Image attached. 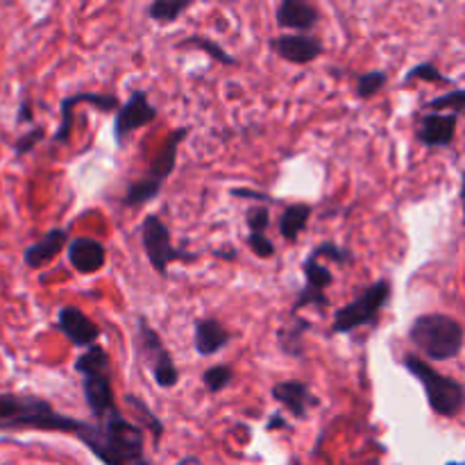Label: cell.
<instances>
[{
  "instance_id": "cell-38",
  "label": "cell",
  "mask_w": 465,
  "mask_h": 465,
  "mask_svg": "<svg viewBox=\"0 0 465 465\" xmlns=\"http://www.w3.org/2000/svg\"><path fill=\"white\" fill-rule=\"evenodd\" d=\"M448 465H465V463H459V461H452V463H448Z\"/></svg>"
},
{
  "instance_id": "cell-1",
  "label": "cell",
  "mask_w": 465,
  "mask_h": 465,
  "mask_svg": "<svg viewBox=\"0 0 465 465\" xmlns=\"http://www.w3.org/2000/svg\"><path fill=\"white\" fill-rule=\"evenodd\" d=\"M104 465H150L145 459V431L121 413H109L104 420L84 422L77 436Z\"/></svg>"
},
{
  "instance_id": "cell-14",
  "label": "cell",
  "mask_w": 465,
  "mask_h": 465,
  "mask_svg": "<svg viewBox=\"0 0 465 465\" xmlns=\"http://www.w3.org/2000/svg\"><path fill=\"white\" fill-rule=\"evenodd\" d=\"M271 48L280 54L284 62L298 64V66H304V64L316 62L322 54V41L313 35H304V32H284V35L271 39Z\"/></svg>"
},
{
  "instance_id": "cell-20",
  "label": "cell",
  "mask_w": 465,
  "mask_h": 465,
  "mask_svg": "<svg viewBox=\"0 0 465 465\" xmlns=\"http://www.w3.org/2000/svg\"><path fill=\"white\" fill-rule=\"evenodd\" d=\"M232 334L216 318H203L193 327V348L200 357H213L230 345Z\"/></svg>"
},
{
  "instance_id": "cell-7",
  "label": "cell",
  "mask_w": 465,
  "mask_h": 465,
  "mask_svg": "<svg viewBox=\"0 0 465 465\" xmlns=\"http://www.w3.org/2000/svg\"><path fill=\"white\" fill-rule=\"evenodd\" d=\"M391 295H393L391 280L372 282L361 295H357L352 302H348L334 313L331 334H352L354 330H359L363 325L375 327L380 322L381 312L389 304Z\"/></svg>"
},
{
  "instance_id": "cell-11",
  "label": "cell",
  "mask_w": 465,
  "mask_h": 465,
  "mask_svg": "<svg viewBox=\"0 0 465 465\" xmlns=\"http://www.w3.org/2000/svg\"><path fill=\"white\" fill-rule=\"evenodd\" d=\"M302 272H304V289L300 291L298 298H295L293 309H291V316H298V313L307 307H318V309L330 307L327 289L334 284V275L330 272V268H327L322 262H318V259L307 257L302 263Z\"/></svg>"
},
{
  "instance_id": "cell-25",
  "label": "cell",
  "mask_w": 465,
  "mask_h": 465,
  "mask_svg": "<svg viewBox=\"0 0 465 465\" xmlns=\"http://www.w3.org/2000/svg\"><path fill=\"white\" fill-rule=\"evenodd\" d=\"M309 257L318 259V262H321V259H327V262H334L339 263V266H350V263H354L352 250L343 248V245L339 243H331V241H325V243L316 245Z\"/></svg>"
},
{
  "instance_id": "cell-37",
  "label": "cell",
  "mask_w": 465,
  "mask_h": 465,
  "mask_svg": "<svg viewBox=\"0 0 465 465\" xmlns=\"http://www.w3.org/2000/svg\"><path fill=\"white\" fill-rule=\"evenodd\" d=\"M461 204H463V225H465V173H463V182H461Z\"/></svg>"
},
{
  "instance_id": "cell-28",
  "label": "cell",
  "mask_w": 465,
  "mask_h": 465,
  "mask_svg": "<svg viewBox=\"0 0 465 465\" xmlns=\"http://www.w3.org/2000/svg\"><path fill=\"white\" fill-rule=\"evenodd\" d=\"M425 109H431V112H439V109H452V114H461L465 109V89L450 91V94L439 95V98L430 100L425 104Z\"/></svg>"
},
{
  "instance_id": "cell-26",
  "label": "cell",
  "mask_w": 465,
  "mask_h": 465,
  "mask_svg": "<svg viewBox=\"0 0 465 465\" xmlns=\"http://www.w3.org/2000/svg\"><path fill=\"white\" fill-rule=\"evenodd\" d=\"M232 377H234V371H232V366H227V363H218V366L207 368L203 375L204 389H207L209 393H221V391H225L227 386L232 384Z\"/></svg>"
},
{
  "instance_id": "cell-10",
  "label": "cell",
  "mask_w": 465,
  "mask_h": 465,
  "mask_svg": "<svg viewBox=\"0 0 465 465\" xmlns=\"http://www.w3.org/2000/svg\"><path fill=\"white\" fill-rule=\"evenodd\" d=\"M157 107L150 103L143 89L132 91V95L118 107L116 118H114V141L123 145L136 130L157 121Z\"/></svg>"
},
{
  "instance_id": "cell-21",
  "label": "cell",
  "mask_w": 465,
  "mask_h": 465,
  "mask_svg": "<svg viewBox=\"0 0 465 465\" xmlns=\"http://www.w3.org/2000/svg\"><path fill=\"white\" fill-rule=\"evenodd\" d=\"M313 207L312 204H304V203H295L289 204V207L282 212L280 218V236L286 241V243H295L300 236V232L307 227L309 218H312Z\"/></svg>"
},
{
  "instance_id": "cell-30",
  "label": "cell",
  "mask_w": 465,
  "mask_h": 465,
  "mask_svg": "<svg viewBox=\"0 0 465 465\" xmlns=\"http://www.w3.org/2000/svg\"><path fill=\"white\" fill-rule=\"evenodd\" d=\"M44 136H45L44 127H41V125L30 127V130H27L25 134L18 136V139L14 141V154H16V157H23V154L32 153V150H35L36 145H39L41 141H44Z\"/></svg>"
},
{
  "instance_id": "cell-31",
  "label": "cell",
  "mask_w": 465,
  "mask_h": 465,
  "mask_svg": "<svg viewBox=\"0 0 465 465\" xmlns=\"http://www.w3.org/2000/svg\"><path fill=\"white\" fill-rule=\"evenodd\" d=\"M413 80H427V82H445V84H450V77H445L443 73L439 71V68L434 66L431 62H425V64H418V66H413L411 71L407 73V77H404V82H413Z\"/></svg>"
},
{
  "instance_id": "cell-12",
  "label": "cell",
  "mask_w": 465,
  "mask_h": 465,
  "mask_svg": "<svg viewBox=\"0 0 465 465\" xmlns=\"http://www.w3.org/2000/svg\"><path fill=\"white\" fill-rule=\"evenodd\" d=\"M80 103L94 104L100 112H118L121 107V100L114 94H104V91H77V94L66 95V98L59 103V127L54 130L53 141L54 143H68L71 141L73 132V114Z\"/></svg>"
},
{
  "instance_id": "cell-13",
  "label": "cell",
  "mask_w": 465,
  "mask_h": 465,
  "mask_svg": "<svg viewBox=\"0 0 465 465\" xmlns=\"http://www.w3.org/2000/svg\"><path fill=\"white\" fill-rule=\"evenodd\" d=\"M54 327H57V330L62 331V334L66 336L75 348H82V350L94 348L100 339V327L95 325V322L91 321L82 309L71 307V304L59 309Z\"/></svg>"
},
{
  "instance_id": "cell-36",
  "label": "cell",
  "mask_w": 465,
  "mask_h": 465,
  "mask_svg": "<svg viewBox=\"0 0 465 465\" xmlns=\"http://www.w3.org/2000/svg\"><path fill=\"white\" fill-rule=\"evenodd\" d=\"M266 427H268V430H286V427H289V425H286V420H282L280 413H272L271 420H268Z\"/></svg>"
},
{
  "instance_id": "cell-16",
  "label": "cell",
  "mask_w": 465,
  "mask_h": 465,
  "mask_svg": "<svg viewBox=\"0 0 465 465\" xmlns=\"http://www.w3.org/2000/svg\"><path fill=\"white\" fill-rule=\"evenodd\" d=\"M459 116L452 112H427L418 125V141L427 148H445L457 136Z\"/></svg>"
},
{
  "instance_id": "cell-29",
  "label": "cell",
  "mask_w": 465,
  "mask_h": 465,
  "mask_svg": "<svg viewBox=\"0 0 465 465\" xmlns=\"http://www.w3.org/2000/svg\"><path fill=\"white\" fill-rule=\"evenodd\" d=\"M245 223L250 227V234H266L268 225H271V209L266 204H254L245 213Z\"/></svg>"
},
{
  "instance_id": "cell-6",
  "label": "cell",
  "mask_w": 465,
  "mask_h": 465,
  "mask_svg": "<svg viewBox=\"0 0 465 465\" xmlns=\"http://www.w3.org/2000/svg\"><path fill=\"white\" fill-rule=\"evenodd\" d=\"M189 132L191 127H180V130H175L171 136H168L166 143L162 145V150H159L157 157H154L153 166H150L148 177H143V180L139 182H132V184L127 186L125 195H123V204H125V207L134 209V207H141V204H148L150 200L157 198L163 182H166L168 177L173 175V171H175L177 150H180L182 141L189 136Z\"/></svg>"
},
{
  "instance_id": "cell-18",
  "label": "cell",
  "mask_w": 465,
  "mask_h": 465,
  "mask_svg": "<svg viewBox=\"0 0 465 465\" xmlns=\"http://www.w3.org/2000/svg\"><path fill=\"white\" fill-rule=\"evenodd\" d=\"M104 262H107V252L100 241L91 236H75L68 241V263L80 275H94L100 268H104Z\"/></svg>"
},
{
  "instance_id": "cell-24",
  "label": "cell",
  "mask_w": 465,
  "mask_h": 465,
  "mask_svg": "<svg viewBox=\"0 0 465 465\" xmlns=\"http://www.w3.org/2000/svg\"><path fill=\"white\" fill-rule=\"evenodd\" d=\"M186 45H193V48L204 50V53H207L209 57L213 59V62L223 64V66H232V64H236V59L232 57V54L227 53V50L223 48L221 44H216V41H213L212 36L191 35V36H186L184 41H180V48H186Z\"/></svg>"
},
{
  "instance_id": "cell-17",
  "label": "cell",
  "mask_w": 465,
  "mask_h": 465,
  "mask_svg": "<svg viewBox=\"0 0 465 465\" xmlns=\"http://www.w3.org/2000/svg\"><path fill=\"white\" fill-rule=\"evenodd\" d=\"M275 18L282 30H291L293 35L298 32L309 35V30H313L321 21V9L307 0H282L277 5Z\"/></svg>"
},
{
  "instance_id": "cell-23",
  "label": "cell",
  "mask_w": 465,
  "mask_h": 465,
  "mask_svg": "<svg viewBox=\"0 0 465 465\" xmlns=\"http://www.w3.org/2000/svg\"><path fill=\"white\" fill-rule=\"evenodd\" d=\"M191 7H193L191 0H154L148 7V16L159 25H171Z\"/></svg>"
},
{
  "instance_id": "cell-9",
  "label": "cell",
  "mask_w": 465,
  "mask_h": 465,
  "mask_svg": "<svg viewBox=\"0 0 465 465\" xmlns=\"http://www.w3.org/2000/svg\"><path fill=\"white\" fill-rule=\"evenodd\" d=\"M136 345H139L141 359L153 372L154 384L159 389H175L177 381H180V371L173 363V357L163 345L162 336L150 327L145 316L136 318Z\"/></svg>"
},
{
  "instance_id": "cell-15",
  "label": "cell",
  "mask_w": 465,
  "mask_h": 465,
  "mask_svg": "<svg viewBox=\"0 0 465 465\" xmlns=\"http://www.w3.org/2000/svg\"><path fill=\"white\" fill-rule=\"evenodd\" d=\"M271 395L272 400H277V402H280L291 416L298 418V420H304V418L309 416V411L321 404V400L313 395L309 381H302V380L277 381V384L271 389Z\"/></svg>"
},
{
  "instance_id": "cell-33",
  "label": "cell",
  "mask_w": 465,
  "mask_h": 465,
  "mask_svg": "<svg viewBox=\"0 0 465 465\" xmlns=\"http://www.w3.org/2000/svg\"><path fill=\"white\" fill-rule=\"evenodd\" d=\"M248 245L259 259H272V257H275V245H272V241L268 239L266 234H250L248 236Z\"/></svg>"
},
{
  "instance_id": "cell-19",
  "label": "cell",
  "mask_w": 465,
  "mask_h": 465,
  "mask_svg": "<svg viewBox=\"0 0 465 465\" xmlns=\"http://www.w3.org/2000/svg\"><path fill=\"white\" fill-rule=\"evenodd\" d=\"M68 230L66 227H57V230H50L41 236L39 241H35L32 245H27L25 252H23V262L27 268H41L45 263L53 262L59 252L68 245Z\"/></svg>"
},
{
  "instance_id": "cell-2",
  "label": "cell",
  "mask_w": 465,
  "mask_h": 465,
  "mask_svg": "<svg viewBox=\"0 0 465 465\" xmlns=\"http://www.w3.org/2000/svg\"><path fill=\"white\" fill-rule=\"evenodd\" d=\"M84 420L57 411L48 400L39 395L0 393V431H59V434L80 436Z\"/></svg>"
},
{
  "instance_id": "cell-3",
  "label": "cell",
  "mask_w": 465,
  "mask_h": 465,
  "mask_svg": "<svg viewBox=\"0 0 465 465\" xmlns=\"http://www.w3.org/2000/svg\"><path fill=\"white\" fill-rule=\"evenodd\" d=\"M75 372L82 377V395L95 422L118 411L112 384V363L109 354L100 345L84 350L75 359Z\"/></svg>"
},
{
  "instance_id": "cell-35",
  "label": "cell",
  "mask_w": 465,
  "mask_h": 465,
  "mask_svg": "<svg viewBox=\"0 0 465 465\" xmlns=\"http://www.w3.org/2000/svg\"><path fill=\"white\" fill-rule=\"evenodd\" d=\"M32 118H35V114H32L30 109V100H21V107H18V116H16V123H32Z\"/></svg>"
},
{
  "instance_id": "cell-4",
  "label": "cell",
  "mask_w": 465,
  "mask_h": 465,
  "mask_svg": "<svg viewBox=\"0 0 465 465\" xmlns=\"http://www.w3.org/2000/svg\"><path fill=\"white\" fill-rule=\"evenodd\" d=\"M409 339L430 361H450L461 354L465 330L445 313H425L413 321Z\"/></svg>"
},
{
  "instance_id": "cell-8",
  "label": "cell",
  "mask_w": 465,
  "mask_h": 465,
  "mask_svg": "<svg viewBox=\"0 0 465 465\" xmlns=\"http://www.w3.org/2000/svg\"><path fill=\"white\" fill-rule=\"evenodd\" d=\"M141 243H143L145 257L159 277H168V266L175 262H195L198 254L186 252L173 245L171 230L157 213H148L141 223Z\"/></svg>"
},
{
  "instance_id": "cell-5",
  "label": "cell",
  "mask_w": 465,
  "mask_h": 465,
  "mask_svg": "<svg viewBox=\"0 0 465 465\" xmlns=\"http://www.w3.org/2000/svg\"><path fill=\"white\" fill-rule=\"evenodd\" d=\"M402 366L420 381L422 391L427 395L431 411L440 418H457L465 407V386L452 377L436 371L431 363L422 361L416 354H407L402 359Z\"/></svg>"
},
{
  "instance_id": "cell-27",
  "label": "cell",
  "mask_w": 465,
  "mask_h": 465,
  "mask_svg": "<svg viewBox=\"0 0 465 465\" xmlns=\"http://www.w3.org/2000/svg\"><path fill=\"white\" fill-rule=\"evenodd\" d=\"M386 82H389V73L381 71V68L380 71L363 73L357 82V98L359 100L372 98V95H377L381 89H384Z\"/></svg>"
},
{
  "instance_id": "cell-34",
  "label": "cell",
  "mask_w": 465,
  "mask_h": 465,
  "mask_svg": "<svg viewBox=\"0 0 465 465\" xmlns=\"http://www.w3.org/2000/svg\"><path fill=\"white\" fill-rule=\"evenodd\" d=\"M232 195H234V198L262 200V203H275V198H271V195L259 193V191H250V189H232Z\"/></svg>"
},
{
  "instance_id": "cell-32",
  "label": "cell",
  "mask_w": 465,
  "mask_h": 465,
  "mask_svg": "<svg viewBox=\"0 0 465 465\" xmlns=\"http://www.w3.org/2000/svg\"><path fill=\"white\" fill-rule=\"evenodd\" d=\"M127 402H130V407H134L136 411L139 413H143V420H145V425H148V430L153 431V436L154 439H162V434H163V425L162 422H159V418L154 416L153 411H148V407H145L143 402H141V400H136L134 395H127Z\"/></svg>"
},
{
  "instance_id": "cell-22",
  "label": "cell",
  "mask_w": 465,
  "mask_h": 465,
  "mask_svg": "<svg viewBox=\"0 0 465 465\" xmlns=\"http://www.w3.org/2000/svg\"><path fill=\"white\" fill-rule=\"evenodd\" d=\"M312 330V322L304 321L300 316H291V321L277 334L280 348L284 350L289 357H302L304 354V334Z\"/></svg>"
}]
</instances>
